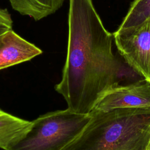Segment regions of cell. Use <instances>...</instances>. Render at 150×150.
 Returning a JSON list of instances; mask_svg holds the SVG:
<instances>
[{
    "mask_svg": "<svg viewBox=\"0 0 150 150\" xmlns=\"http://www.w3.org/2000/svg\"><path fill=\"white\" fill-rule=\"evenodd\" d=\"M42 50L12 29L0 35V70L29 61Z\"/></svg>",
    "mask_w": 150,
    "mask_h": 150,
    "instance_id": "obj_6",
    "label": "cell"
},
{
    "mask_svg": "<svg viewBox=\"0 0 150 150\" xmlns=\"http://www.w3.org/2000/svg\"><path fill=\"white\" fill-rule=\"evenodd\" d=\"M150 21V0H134L118 29L139 26Z\"/></svg>",
    "mask_w": 150,
    "mask_h": 150,
    "instance_id": "obj_9",
    "label": "cell"
},
{
    "mask_svg": "<svg viewBox=\"0 0 150 150\" xmlns=\"http://www.w3.org/2000/svg\"><path fill=\"white\" fill-rule=\"evenodd\" d=\"M79 136L63 150H148L150 107L93 110Z\"/></svg>",
    "mask_w": 150,
    "mask_h": 150,
    "instance_id": "obj_2",
    "label": "cell"
},
{
    "mask_svg": "<svg viewBox=\"0 0 150 150\" xmlns=\"http://www.w3.org/2000/svg\"><path fill=\"white\" fill-rule=\"evenodd\" d=\"M30 123L0 108V148L6 150L25 133Z\"/></svg>",
    "mask_w": 150,
    "mask_h": 150,
    "instance_id": "obj_8",
    "label": "cell"
},
{
    "mask_svg": "<svg viewBox=\"0 0 150 150\" xmlns=\"http://www.w3.org/2000/svg\"><path fill=\"white\" fill-rule=\"evenodd\" d=\"M150 107V81L142 78L107 90L93 110L107 111L118 108Z\"/></svg>",
    "mask_w": 150,
    "mask_h": 150,
    "instance_id": "obj_5",
    "label": "cell"
},
{
    "mask_svg": "<svg viewBox=\"0 0 150 150\" xmlns=\"http://www.w3.org/2000/svg\"><path fill=\"white\" fill-rule=\"evenodd\" d=\"M90 114L68 108L51 111L31 121L25 133L6 150H63L81 133Z\"/></svg>",
    "mask_w": 150,
    "mask_h": 150,
    "instance_id": "obj_3",
    "label": "cell"
},
{
    "mask_svg": "<svg viewBox=\"0 0 150 150\" xmlns=\"http://www.w3.org/2000/svg\"><path fill=\"white\" fill-rule=\"evenodd\" d=\"M112 42L93 0H69L66 62L54 88L70 110L89 114L107 90L120 84L124 66Z\"/></svg>",
    "mask_w": 150,
    "mask_h": 150,
    "instance_id": "obj_1",
    "label": "cell"
},
{
    "mask_svg": "<svg viewBox=\"0 0 150 150\" xmlns=\"http://www.w3.org/2000/svg\"><path fill=\"white\" fill-rule=\"evenodd\" d=\"M13 10L35 21L54 13L65 0H8Z\"/></svg>",
    "mask_w": 150,
    "mask_h": 150,
    "instance_id": "obj_7",
    "label": "cell"
},
{
    "mask_svg": "<svg viewBox=\"0 0 150 150\" xmlns=\"http://www.w3.org/2000/svg\"><path fill=\"white\" fill-rule=\"evenodd\" d=\"M13 21L7 9L0 8V35L12 29Z\"/></svg>",
    "mask_w": 150,
    "mask_h": 150,
    "instance_id": "obj_10",
    "label": "cell"
},
{
    "mask_svg": "<svg viewBox=\"0 0 150 150\" xmlns=\"http://www.w3.org/2000/svg\"><path fill=\"white\" fill-rule=\"evenodd\" d=\"M148 150H150V142H149V146H148Z\"/></svg>",
    "mask_w": 150,
    "mask_h": 150,
    "instance_id": "obj_11",
    "label": "cell"
},
{
    "mask_svg": "<svg viewBox=\"0 0 150 150\" xmlns=\"http://www.w3.org/2000/svg\"><path fill=\"white\" fill-rule=\"evenodd\" d=\"M119 53L137 74L150 81V21L113 34Z\"/></svg>",
    "mask_w": 150,
    "mask_h": 150,
    "instance_id": "obj_4",
    "label": "cell"
}]
</instances>
